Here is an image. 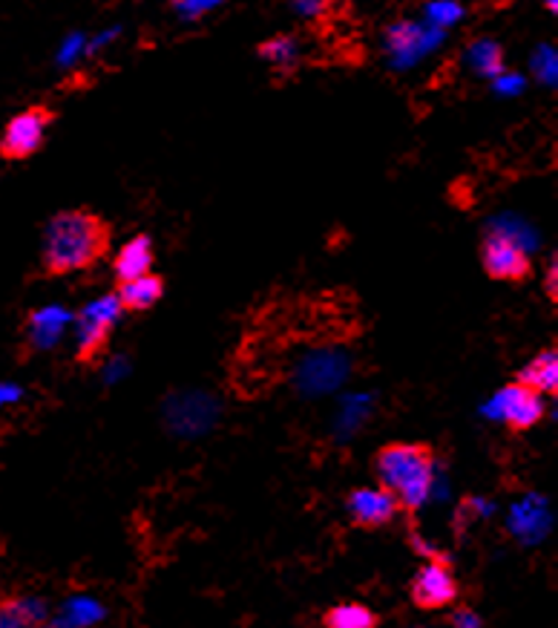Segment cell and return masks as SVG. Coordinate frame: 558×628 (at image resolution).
<instances>
[{
	"label": "cell",
	"mask_w": 558,
	"mask_h": 628,
	"mask_svg": "<svg viewBox=\"0 0 558 628\" xmlns=\"http://www.w3.org/2000/svg\"><path fill=\"white\" fill-rule=\"evenodd\" d=\"M110 239L113 231L107 219H101L93 210H61L46 223V231H43V271L50 277L86 271L107 257Z\"/></svg>",
	"instance_id": "obj_1"
},
{
	"label": "cell",
	"mask_w": 558,
	"mask_h": 628,
	"mask_svg": "<svg viewBox=\"0 0 558 628\" xmlns=\"http://www.w3.org/2000/svg\"><path fill=\"white\" fill-rule=\"evenodd\" d=\"M372 473L380 487L392 493L401 513H417L435 482V447L394 441L374 453Z\"/></svg>",
	"instance_id": "obj_2"
},
{
	"label": "cell",
	"mask_w": 558,
	"mask_h": 628,
	"mask_svg": "<svg viewBox=\"0 0 558 628\" xmlns=\"http://www.w3.org/2000/svg\"><path fill=\"white\" fill-rule=\"evenodd\" d=\"M118 318H122V306H118V297L115 295L99 297L90 306H84L72 318L75 320V334H79L75 361L84 363V367H93L101 354L107 352L110 334H113Z\"/></svg>",
	"instance_id": "obj_3"
},
{
	"label": "cell",
	"mask_w": 558,
	"mask_h": 628,
	"mask_svg": "<svg viewBox=\"0 0 558 628\" xmlns=\"http://www.w3.org/2000/svg\"><path fill=\"white\" fill-rule=\"evenodd\" d=\"M446 41L444 30H435L423 21H397L392 23L383 35V50L389 55V64L394 70H412L417 61H423L430 52Z\"/></svg>",
	"instance_id": "obj_4"
},
{
	"label": "cell",
	"mask_w": 558,
	"mask_h": 628,
	"mask_svg": "<svg viewBox=\"0 0 558 628\" xmlns=\"http://www.w3.org/2000/svg\"><path fill=\"white\" fill-rule=\"evenodd\" d=\"M480 262L493 280L524 282L533 275V262L527 248L507 231H489L480 243Z\"/></svg>",
	"instance_id": "obj_5"
},
{
	"label": "cell",
	"mask_w": 558,
	"mask_h": 628,
	"mask_svg": "<svg viewBox=\"0 0 558 628\" xmlns=\"http://www.w3.org/2000/svg\"><path fill=\"white\" fill-rule=\"evenodd\" d=\"M489 419H498L513 430V433H527L538 421L545 419V401L536 390L524 383H507L498 395L484 406Z\"/></svg>",
	"instance_id": "obj_6"
},
{
	"label": "cell",
	"mask_w": 558,
	"mask_h": 628,
	"mask_svg": "<svg viewBox=\"0 0 558 628\" xmlns=\"http://www.w3.org/2000/svg\"><path fill=\"white\" fill-rule=\"evenodd\" d=\"M50 107H29L12 119L0 133V153L3 159H29L43 147V138L52 124Z\"/></svg>",
	"instance_id": "obj_7"
},
{
	"label": "cell",
	"mask_w": 558,
	"mask_h": 628,
	"mask_svg": "<svg viewBox=\"0 0 558 628\" xmlns=\"http://www.w3.org/2000/svg\"><path fill=\"white\" fill-rule=\"evenodd\" d=\"M409 594H412V603L423 611H441V608L455 606L461 588L450 565L430 563L417 570Z\"/></svg>",
	"instance_id": "obj_8"
},
{
	"label": "cell",
	"mask_w": 558,
	"mask_h": 628,
	"mask_svg": "<svg viewBox=\"0 0 558 628\" xmlns=\"http://www.w3.org/2000/svg\"><path fill=\"white\" fill-rule=\"evenodd\" d=\"M345 513H349L351 525L360 527V531H380V527L392 525L401 507H397L392 493L383 491V487H378V491L354 487L345 496Z\"/></svg>",
	"instance_id": "obj_9"
},
{
	"label": "cell",
	"mask_w": 558,
	"mask_h": 628,
	"mask_svg": "<svg viewBox=\"0 0 558 628\" xmlns=\"http://www.w3.org/2000/svg\"><path fill=\"white\" fill-rule=\"evenodd\" d=\"M72 315L61 306H43V309L29 311L23 323V347L27 352H46L61 340L64 329L70 326Z\"/></svg>",
	"instance_id": "obj_10"
},
{
	"label": "cell",
	"mask_w": 558,
	"mask_h": 628,
	"mask_svg": "<svg viewBox=\"0 0 558 628\" xmlns=\"http://www.w3.org/2000/svg\"><path fill=\"white\" fill-rule=\"evenodd\" d=\"M216 406L208 395H182L167 404V421L179 433H202L214 421Z\"/></svg>",
	"instance_id": "obj_11"
},
{
	"label": "cell",
	"mask_w": 558,
	"mask_h": 628,
	"mask_svg": "<svg viewBox=\"0 0 558 628\" xmlns=\"http://www.w3.org/2000/svg\"><path fill=\"white\" fill-rule=\"evenodd\" d=\"M153 268V239L147 234H138L122 248V251L115 254L113 260V271H115V280L118 282H130L136 280V277L151 275Z\"/></svg>",
	"instance_id": "obj_12"
},
{
	"label": "cell",
	"mask_w": 558,
	"mask_h": 628,
	"mask_svg": "<svg viewBox=\"0 0 558 628\" xmlns=\"http://www.w3.org/2000/svg\"><path fill=\"white\" fill-rule=\"evenodd\" d=\"M165 295V280L158 275H144L130 282H118V306L122 311H147Z\"/></svg>",
	"instance_id": "obj_13"
},
{
	"label": "cell",
	"mask_w": 558,
	"mask_h": 628,
	"mask_svg": "<svg viewBox=\"0 0 558 628\" xmlns=\"http://www.w3.org/2000/svg\"><path fill=\"white\" fill-rule=\"evenodd\" d=\"M50 611L41 599L18 597L0 603V628H46Z\"/></svg>",
	"instance_id": "obj_14"
},
{
	"label": "cell",
	"mask_w": 558,
	"mask_h": 628,
	"mask_svg": "<svg viewBox=\"0 0 558 628\" xmlns=\"http://www.w3.org/2000/svg\"><path fill=\"white\" fill-rule=\"evenodd\" d=\"M518 383L536 390L538 395H556L558 392V352L556 349H545L538 352L527 367L518 372Z\"/></svg>",
	"instance_id": "obj_15"
},
{
	"label": "cell",
	"mask_w": 558,
	"mask_h": 628,
	"mask_svg": "<svg viewBox=\"0 0 558 628\" xmlns=\"http://www.w3.org/2000/svg\"><path fill=\"white\" fill-rule=\"evenodd\" d=\"M466 66L480 79H498L507 70V59H504V47L495 38H478L466 47Z\"/></svg>",
	"instance_id": "obj_16"
},
{
	"label": "cell",
	"mask_w": 558,
	"mask_h": 628,
	"mask_svg": "<svg viewBox=\"0 0 558 628\" xmlns=\"http://www.w3.org/2000/svg\"><path fill=\"white\" fill-rule=\"evenodd\" d=\"M259 55L282 73H293L302 61V44L297 35H277L259 47Z\"/></svg>",
	"instance_id": "obj_17"
},
{
	"label": "cell",
	"mask_w": 558,
	"mask_h": 628,
	"mask_svg": "<svg viewBox=\"0 0 558 628\" xmlns=\"http://www.w3.org/2000/svg\"><path fill=\"white\" fill-rule=\"evenodd\" d=\"M104 617V608L95 599L75 597L70 599L61 611L55 614V620H50L52 628H90Z\"/></svg>",
	"instance_id": "obj_18"
},
{
	"label": "cell",
	"mask_w": 558,
	"mask_h": 628,
	"mask_svg": "<svg viewBox=\"0 0 558 628\" xmlns=\"http://www.w3.org/2000/svg\"><path fill=\"white\" fill-rule=\"evenodd\" d=\"M378 614L363 603H340L322 617V628H378Z\"/></svg>",
	"instance_id": "obj_19"
},
{
	"label": "cell",
	"mask_w": 558,
	"mask_h": 628,
	"mask_svg": "<svg viewBox=\"0 0 558 628\" xmlns=\"http://www.w3.org/2000/svg\"><path fill=\"white\" fill-rule=\"evenodd\" d=\"M466 9L461 0H430L426 7H423V23H430L435 30H444L450 32L452 27H458L464 21Z\"/></svg>",
	"instance_id": "obj_20"
},
{
	"label": "cell",
	"mask_w": 558,
	"mask_h": 628,
	"mask_svg": "<svg viewBox=\"0 0 558 628\" xmlns=\"http://www.w3.org/2000/svg\"><path fill=\"white\" fill-rule=\"evenodd\" d=\"M326 375H329V381L334 383L337 378H343V367H337L334 358H329V361H326V358H314V361L302 369V383L311 387V390H322V387H326L322 378Z\"/></svg>",
	"instance_id": "obj_21"
},
{
	"label": "cell",
	"mask_w": 558,
	"mask_h": 628,
	"mask_svg": "<svg viewBox=\"0 0 558 628\" xmlns=\"http://www.w3.org/2000/svg\"><path fill=\"white\" fill-rule=\"evenodd\" d=\"M533 73L541 84H556V75H558V55H556V47L552 44H541L536 52H533Z\"/></svg>",
	"instance_id": "obj_22"
},
{
	"label": "cell",
	"mask_w": 558,
	"mask_h": 628,
	"mask_svg": "<svg viewBox=\"0 0 558 628\" xmlns=\"http://www.w3.org/2000/svg\"><path fill=\"white\" fill-rule=\"evenodd\" d=\"M223 3L225 0H173V9H176V16L182 21H199V18H205Z\"/></svg>",
	"instance_id": "obj_23"
},
{
	"label": "cell",
	"mask_w": 558,
	"mask_h": 628,
	"mask_svg": "<svg viewBox=\"0 0 558 628\" xmlns=\"http://www.w3.org/2000/svg\"><path fill=\"white\" fill-rule=\"evenodd\" d=\"M86 52V35L84 32H72L61 41V50H58V64L70 66L75 64V59H81Z\"/></svg>",
	"instance_id": "obj_24"
},
{
	"label": "cell",
	"mask_w": 558,
	"mask_h": 628,
	"mask_svg": "<svg viewBox=\"0 0 558 628\" xmlns=\"http://www.w3.org/2000/svg\"><path fill=\"white\" fill-rule=\"evenodd\" d=\"M334 0H291V9L302 21H322L331 12Z\"/></svg>",
	"instance_id": "obj_25"
},
{
	"label": "cell",
	"mask_w": 558,
	"mask_h": 628,
	"mask_svg": "<svg viewBox=\"0 0 558 628\" xmlns=\"http://www.w3.org/2000/svg\"><path fill=\"white\" fill-rule=\"evenodd\" d=\"M450 626L452 628H484V620H480V617L473 611V608L458 606V608H455V611H452Z\"/></svg>",
	"instance_id": "obj_26"
},
{
	"label": "cell",
	"mask_w": 558,
	"mask_h": 628,
	"mask_svg": "<svg viewBox=\"0 0 558 628\" xmlns=\"http://www.w3.org/2000/svg\"><path fill=\"white\" fill-rule=\"evenodd\" d=\"M493 81H495V87H498V93L513 95V93H521V90H524V75L507 73V70H504V73Z\"/></svg>",
	"instance_id": "obj_27"
},
{
	"label": "cell",
	"mask_w": 558,
	"mask_h": 628,
	"mask_svg": "<svg viewBox=\"0 0 558 628\" xmlns=\"http://www.w3.org/2000/svg\"><path fill=\"white\" fill-rule=\"evenodd\" d=\"M23 395V390L21 387H14V383H3L0 381V406H7V404H14L18 398Z\"/></svg>",
	"instance_id": "obj_28"
},
{
	"label": "cell",
	"mask_w": 558,
	"mask_h": 628,
	"mask_svg": "<svg viewBox=\"0 0 558 628\" xmlns=\"http://www.w3.org/2000/svg\"><path fill=\"white\" fill-rule=\"evenodd\" d=\"M556 280H558V266H556V260H552V262H550V271H547V282H545V289H547V295H550L552 303H556V300H558Z\"/></svg>",
	"instance_id": "obj_29"
},
{
	"label": "cell",
	"mask_w": 558,
	"mask_h": 628,
	"mask_svg": "<svg viewBox=\"0 0 558 628\" xmlns=\"http://www.w3.org/2000/svg\"><path fill=\"white\" fill-rule=\"evenodd\" d=\"M541 3H545V7L550 9V12H556V9H558V0H541Z\"/></svg>",
	"instance_id": "obj_30"
}]
</instances>
